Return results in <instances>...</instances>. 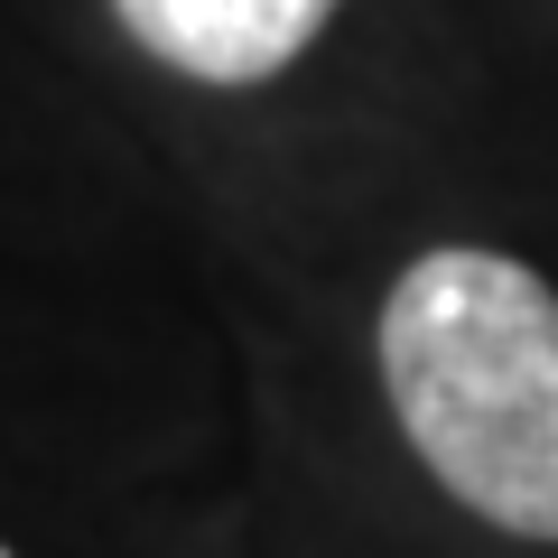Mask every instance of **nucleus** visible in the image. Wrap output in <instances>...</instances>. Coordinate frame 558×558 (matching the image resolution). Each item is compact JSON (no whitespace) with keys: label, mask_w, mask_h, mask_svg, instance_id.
I'll list each match as a JSON object with an SVG mask.
<instances>
[{"label":"nucleus","mask_w":558,"mask_h":558,"mask_svg":"<svg viewBox=\"0 0 558 558\" xmlns=\"http://www.w3.org/2000/svg\"><path fill=\"white\" fill-rule=\"evenodd\" d=\"M381 391L465 512L558 539V289L539 270L475 242L418 252L381 299Z\"/></svg>","instance_id":"1"},{"label":"nucleus","mask_w":558,"mask_h":558,"mask_svg":"<svg viewBox=\"0 0 558 558\" xmlns=\"http://www.w3.org/2000/svg\"><path fill=\"white\" fill-rule=\"evenodd\" d=\"M344 0H112V20L131 28L168 75L196 84H270L326 38Z\"/></svg>","instance_id":"2"},{"label":"nucleus","mask_w":558,"mask_h":558,"mask_svg":"<svg viewBox=\"0 0 558 558\" xmlns=\"http://www.w3.org/2000/svg\"><path fill=\"white\" fill-rule=\"evenodd\" d=\"M0 558H10V549H0Z\"/></svg>","instance_id":"3"}]
</instances>
